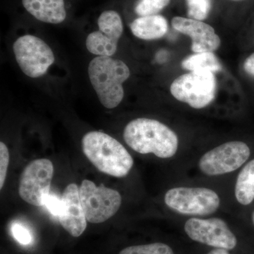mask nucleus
<instances>
[{"label":"nucleus","instance_id":"1","mask_svg":"<svg viewBox=\"0 0 254 254\" xmlns=\"http://www.w3.org/2000/svg\"><path fill=\"white\" fill-rule=\"evenodd\" d=\"M124 139L131 149L141 154L153 153L160 158L176 154L179 139L175 132L158 120L138 118L127 124Z\"/></svg>","mask_w":254,"mask_h":254},{"label":"nucleus","instance_id":"2","mask_svg":"<svg viewBox=\"0 0 254 254\" xmlns=\"http://www.w3.org/2000/svg\"><path fill=\"white\" fill-rule=\"evenodd\" d=\"M82 149L86 158L102 173L118 178L127 176L133 160L118 140L100 131L87 133L82 138Z\"/></svg>","mask_w":254,"mask_h":254},{"label":"nucleus","instance_id":"3","mask_svg":"<svg viewBox=\"0 0 254 254\" xmlns=\"http://www.w3.org/2000/svg\"><path fill=\"white\" fill-rule=\"evenodd\" d=\"M88 73L100 103L108 109L118 107L125 95L123 83L130 76L126 64L111 57L98 56L88 65Z\"/></svg>","mask_w":254,"mask_h":254},{"label":"nucleus","instance_id":"4","mask_svg":"<svg viewBox=\"0 0 254 254\" xmlns=\"http://www.w3.org/2000/svg\"><path fill=\"white\" fill-rule=\"evenodd\" d=\"M167 206L181 215L205 216L218 210L220 197L216 192L201 187H175L166 192Z\"/></svg>","mask_w":254,"mask_h":254},{"label":"nucleus","instance_id":"5","mask_svg":"<svg viewBox=\"0 0 254 254\" xmlns=\"http://www.w3.org/2000/svg\"><path fill=\"white\" fill-rule=\"evenodd\" d=\"M217 81L210 71H191L177 78L170 86V92L179 101L194 109H202L215 99Z\"/></svg>","mask_w":254,"mask_h":254},{"label":"nucleus","instance_id":"6","mask_svg":"<svg viewBox=\"0 0 254 254\" xmlns=\"http://www.w3.org/2000/svg\"><path fill=\"white\" fill-rule=\"evenodd\" d=\"M79 194L87 221L90 223L106 221L121 206L122 196L118 190L104 186L97 187L91 180L82 182Z\"/></svg>","mask_w":254,"mask_h":254},{"label":"nucleus","instance_id":"7","mask_svg":"<svg viewBox=\"0 0 254 254\" xmlns=\"http://www.w3.org/2000/svg\"><path fill=\"white\" fill-rule=\"evenodd\" d=\"M13 50L18 66L26 76L38 78L46 74L55 63V55L50 46L38 37L26 35L18 38Z\"/></svg>","mask_w":254,"mask_h":254},{"label":"nucleus","instance_id":"8","mask_svg":"<svg viewBox=\"0 0 254 254\" xmlns=\"http://www.w3.org/2000/svg\"><path fill=\"white\" fill-rule=\"evenodd\" d=\"M248 145L242 141H229L209 150L200 158L198 167L208 176L232 173L240 168L250 157Z\"/></svg>","mask_w":254,"mask_h":254},{"label":"nucleus","instance_id":"9","mask_svg":"<svg viewBox=\"0 0 254 254\" xmlns=\"http://www.w3.org/2000/svg\"><path fill=\"white\" fill-rule=\"evenodd\" d=\"M54 173L53 163L48 159L33 160L20 177L18 193L23 200L35 206L44 205Z\"/></svg>","mask_w":254,"mask_h":254},{"label":"nucleus","instance_id":"10","mask_svg":"<svg viewBox=\"0 0 254 254\" xmlns=\"http://www.w3.org/2000/svg\"><path fill=\"white\" fill-rule=\"evenodd\" d=\"M184 229L190 240L214 249L231 251L237 246V237L221 218L195 217L185 222Z\"/></svg>","mask_w":254,"mask_h":254},{"label":"nucleus","instance_id":"11","mask_svg":"<svg viewBox=\"0 0 254 254\" xmlns=\"http://www.w3.org/2000/svg\"><path fill=\"white\" fill-rule=\"evenodd\" d=\"M98 25L99 31L93 32L87 37V50L98 56H113L118 50L119 40L123 36L121 16L113 10L105 11L98 18Z\"/></svg>","mask_w":254,"mask_h":254},{"label":"nucleus","instance_id":"12","mask_svg":"<svg viewBox=\"0 0 254 254\" xmlns=\"http://www.w3.org/2000/svg\"><path fill=\"white\" fill-rule=\"evenodd\" d=\"M172 25L176 31L191 38V50L195 53L215 51L221 44L214 28L202 21L176 16Z\"/></svg>","mask_w":254,"mask_h":254},{"label":"nucleus","instance_id":"13","mask_svg":"<svg viewBox=\"0 0 254 254\" xmlns=\"http://www.w3.org/2000/svg\"><path fill=\"white\" fill-rule=\"evenodd\" d=\"M62 200L63 208L58 216L60 224L71 236H81L86 230L87 220L80 199L79 188L76 184L66 187Z\"/></svg>","mask_w":254,"mask_h":254},{"label":"nucleus","instance_id":"14","mask_svg":"<svg viewBox=\"0 0 254 254\" xmlns=\"http://www.w3.org/2000/svg\"><path fill=\"white\" fill-rule=\"evenodd\" d=\"M25 9L43 22L58 24L66 17L64 0H22Z\"/></svg>","mask_w":254,"mask_h":254},{"label":"nucleus","instance_id":"15","mask_svg":"<svg viewBox=\"0 0 254 254\" xmlns=\"http://www.w3.org/2000/svg\"><path fill=\"white\" fill-rule=\"evenodd\" d=\"M130 29L137 38L153 41L166 35L169 29L168 22L161 15L140 16L130 24Z\"/></svg>","mask_w":254,"mask_h":254},{"label":"nucleus","instance_id":"16","mask_svg":"<svg viewBox=\"0 0 254 254\" xmlns=\"http://www.w3.org/2000/svg\"><path fill=\"white\" fill-rule=\"evenodd\" d=\"M235 197L240 204L248 205L254 200V159L249 162L237 177Z\"/></svg>","mask_w":254,"mask_h":254},{"label":"nucleus","instance_id":"17","mask_svg":"<svg viewBox=\"0 0 254 254\" xmlns=\"http://www.w3.org/2000/svg\"><path fill=\"white\" fill-rule=\"evenodd\" d=\"M182 66L190 71H210L218 72L222 66L213 52L195 53L182 61Z\"/></svg>","mask_w":254,"mask_h":254},{"label":"nucleus","instance_id":"18","mask_svg":"<svg viewBox=\"0 0 254 254\" xmlns=\"http://www.w3.org/2000/svg\"><path fill=\"white\" fill-rule=\"evenodd\" d=\"M119 254H175L173 249L162 242L130 246L124 249Z\"/></svg>","mask_w":254,"mask_h":254},{"label":"nucleus","instance_id":"19","mask_svg":"<svg viewBox=\"0 0 254 254\" xmlns=\"http://www.w3.org/2000/svg\"><path fill=\"white\" fill-rule=\"evenodd\" d=\"M187 15L192 19L203 21L212 9V0H186Z\"/></svg>","mask_w":254,"mask_h":254},{"label":"nucleus","instance_id":"20","mask_svg":"<svg viewBox=\"0 0 254 254\" xmlns=\"http://www.w3.org/2000/svg\"><path fill=\"white\" fill-rule=\"evenodd\" d=\"M170 2V0H138L135 12L139 16L158 15Z\"/></svg>","mask_w":254,"mask_h":254},{"label":"nucleus","instance_id":"21","mask_svg":"<svg viewBox=\"0 0 254 254\" xmlns=\"http://www.w3.org/2000/svg\"><path fill=\"white\" fill-rule=\"evenodd\" d=\"M9 163V153L7 147L2 141L0 142V189H2L6 180Z\"/></svg>","mask_w":254,"mask_h":254},{"label":"nucleus","instance_id":"22","mask_svg":"<svg viewBox=\"0 0 254 254\" xmlns=\"http://www.w3.org/2000/svg\"><path fill=\"white\" fill-rule=\"evenodd\" d=\"M11 232L15 240L23 245H28L33 242L31 232L21 224H14L11 227Z\"/></svg>","mask_w":254,"mask_h":254},{"label":"nucleus","instance_id":"23","mask_svg":"<svg viewBox=\"0 0 254 254\" xmlns=\"http://www.w3.org/2000/svg\"><path fill=\"white\" fill-rule=\"evenodd\" d=\"M44 205H46L52 215L59 216L63 208V200L58 195L49 193L45 200Z\"/></svg>","mask_w":254,"mask_h":254},{"label":"nucleus","instance_id":"24","mask_svg":"<svg viewBox=\"0 0 254 254\" xmlns=\"http://www.w3.org/2000/svg\"><path fill=\"white\" fill-rule=\"evenodd\" d=\"M244 69L249 75L254 77V53L245 60Z\"/></svg>","mask_w":254,"mask_h":254},{"label":"nucleus","instance_id":"25","mask_svg":"<svg viewBox=\"0 0 254 254\" xmlns=\"http://www.w3.org/2000/svg\"><path fill=\"white\" fill-rule=\"evenodd\" d=\"M206 254H233L230 251L224 250V249H213Z\"/></svg>","mask_w":254,"mask_h":254},{"label":"nucleus","instance_id":"26","mask_svg":"<svg viewBox=\"0 0 254 254\" xmlns=\"http://www.w3.org/2000/svg\"><path fill=\"white\" fill-rule=\"evenodd\" d=\"M252 222H253V224L254 225V212L253 213V215H252Z\"/></svg>","mask_w":254,"mask_h":254},{"label":"nucleus","instance_id":"27","mask_svg":"<svg viewBox=\"0 0 254 254\" xmlns=\"http://www.w3.org/2000/svg\"><path fill=\"white\" fill-rule=\"evenodd\" d=\"M232 1H240V0H232Z\"/></svg>","mask_w":254,"mask_h":254}]
</instances>
